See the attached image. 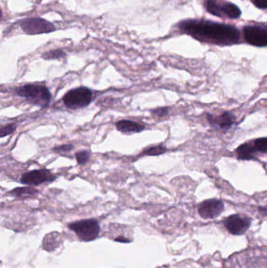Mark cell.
<instances>
[{"label":"cell","instance_id":"cell-13","mask_svg":"<svg viewBox=\"0 0 267 268\" xmlns=\"http://www.w3.org/2000/svg\"><path fill=\"white\" fill-rule=\"evenodd\" d=\"M9 194L19 199H26L36 196L39 194V190L31 186H28V187H16L9 192Z\"/></svg>","mask_w":267,"mask_h":268},{"label":"cell","instance_id":"cell-6","mask_svg":"<svg viewBox=\"0 0 267 268\" xmlns=\"http://www.w3.org/2000/svg\"><path fill=\"white\" fill-rule=\"evenodd\" d=\"M21 29L27 35H34L55 31L56 27L53 23L41 18H28L20 22Z\"/></svg>","mask_w":267,"mask_h":268},{"label":"cell","instance_id":"cell-9","mask_svg":"<svg viewBox=\"0 0 267 268\" xmlns=\"http://www.w3.org/2000/svg\"><path fill=\"white\" fill-rule=\"evenodd\" d=\"M251 220L246 216L241 215H232L224 220V226L226 230L235 236H241L249 228Z\"/></svg>","mask_w":267,"mask_h":268},{"label":"cell","instance_id":"cell-17","mask_svg":"<svg viewBox=\"0 0 267 268\" xmlns=\"http://www.w3.org/2000/svg\"><path fill=\"white\" fill-rule=\"evenodd\" d=\"M90 157H91V154L88 150H81L75 154L76 161L78 164L81 165V166H85L86 163H88Z\"/></svg>","mask_w":267,"mask_h":268},{"label":"cell","instance_id":"cell-1","mask_svg":"<svg viewBox=\"0 0 267 268\" xmlns=\"http://www.w3.org/2000/svg\"><path fill=\"white\" fill-rule=\"evenodd\" d=\"M179 30L196 40L219 45H231L240 41L236 27L206 20L189 19L178 24Z\"/></svg>","mask_w":267,"mask_h":268},{"label":"cell","instance_id":"cell-14","mask_svg":"<svg viewBox=\"0 0 267 268\" xmlns=\"http://www.w3.org/2000/svg\"><path fill=\"white\" fill-rule=\"evenodd\" d=\"M256 149L255 147L251 145L250 144H242L238 147L237 150V155L238 158L241 160H251L255 158V152Z\"/></svg>","mask_w":267,"mask_h":268},{"label":"cell","instance_id":"cell-5","mask_svg":"<svg viewBox=\"0 0 267 268\" xmlns=\"http://www.w3.org/2000/svg\"><path fill=\"white\" fill-rule=\"evenodd\" d=\"M69 228L72 230L80 241L91 242L99 236L100 232L98 221L95 219H86L69 223Z\"/></svg>","mask_w":267,"mask_h":268},{"label":"cell","instance_id":"cell-2","mask_svg":"<svg viewBox=\"0 0 267 268\" xmlns=\"http://www.w3.org/2000/svg\"><path fill=\"white\" fill-rule=\"evenodd\" d=\"M14 94L27 102L44 108L50 105L51 93L47 86L40 83H28L14 89Z\"/></svg>","mask_w":267,"mask_h":268},{"label":"cell","instance_id":"cell-7","mask_svg":"<svg viewBox=\"0 0 267 268\" xmlns=\"http://www.w3.org/2000/svg\"><path fill=\"white\" fill-rule=\"evenodd\" d=\"M244 37L247 43L254 47H267V26L246 25L243 28Z\"/></svg>","mask_w":267,"mask_h":268},{"label":"cell","instance_id":"cell-20","mask_svg":"<svg viewBox=\"0 0 267 268\" xmlns=\"http://www.w3.org/2000/svg\"><path fill=\"white\" fill-rule=\"evenodd\" d=\"M74 149V145L71 144H63V145L56 146L52 149L54 152L58 154H65V153L71 152V150Z\"/></svg>","mask_w":267,"mask_h":268},{"label":"cell","instance_id":"cell-16","mask_svg":"<svg viewBox=\"0 0 267 268\" xmlns=\"http://www.w3.org/2000/svg\"><path fill=\"white\" fill-rule=\"evenodd\" d=\"M167 151V148L164 145L152 146V147H147L142 152L143 156H157L164 154Z\"/></svg>","mask_w":267,"mask_h":268},{"label":"cell","instance_id":"cell-21","mask_svg":"<svg viewBox=\"0 0 267 268\" xmlns=\"http://www.w3.org/2000/svg\"><path fill=\"white\" fill-rule=\"evenodd\" d=\"M151 113L153 116L163 117V116H167L169 113V108L168 107H158V108L152 110Z\"/></svg>","mask_w":267,"mask_h":268},{"label":"cell","instance_id":"cell-11","mask_svg":"<svg viewBox=\"0 0 267 268\" xmlns=\"http://www.w3.org/2000/svg\"><path fill=\"white\" fill-rule=\"evenodd\" d=\"M207 119L212 126H218L221 129H229L235 123V116L229 111L222 113L218 117L208 114Z\"/></svg>","mask_w":267,"mask_h":268},{"label":"cell","instance_id":"cell-10","mask_svg":"<svg viewBox=\"0 0 267 268\" xmlns=\"http://www.w3.org/2000/svg\"><path fill=\"white\" fill-rule=\"evenodd\" d=\"M224 204L219 199L204 201L198 207V213L205 220L216 218L223 211Z\"/></svg>","mask_w":267,"mask_h":268},{"label":"cell","instance_id":"cell-4","mask_svg":"<svg viewBox=\"0 0 267 268\" xmlns=\"http://www.w3.org/2000/svg\"><path fill=\"white\" fill-rule=\"evenodd\" d=\"M205 5L208 12L218 18L238 19L242 14L238 6L226 0H207Z\"/></svg>","mask_w":267,"mask_h":268},{"label":"cell","instance_id":"cell-15","mask_svg":"<svg viewBox=\"0 0 267 268\" xmlns=\"http://www.w3.org/2000/svg\"><path fill=\"white\" fill-rule=\"evenodd\" d=\"M65 57V52H64V50H60V49L50 50L48 52H46L42 54V58H43L44 60H47V61L62 59V58Z\"/></svg>","mask_w":267,"mask_h":268},{"label":"cell","instance_id":"cell-18","mask_svg":"<svg viewBox=\"0 0 267 268\" xmlns=\"http://www.w3.org/2000/svg\"><path fill=\"white\" fill-rule=\"evenodd\" d=\"M254 147L260 152H267V137L256 139L254 141Z\"/></svg>","mask_w":267,"mask_h":268},{"label":"cell","instance_id":"cell-22","mask_svg":"<svg viewBox=\"0 0 267 268\" xmlns=\"http://www.w3.org/2000/svg\"><path fill=\"white\" fill-rule=\"evenodd\" d=\"M251 1L259 9L267 10V0H251Z\"/></svg>","mask_w":267,"mask_h":268},{"label":"cell","instance_id":"cell-3","mask_svg":"<svg viewBox=\"0 0 267 268\" xmlns=\"http://www.w3.org/2000/svg\"><path fill=\"white\" fill-rule=\"evenodd\" d=\"M93 91L88 87H77L67 92L63 101L68 109H81L90 105L93 100Z\"/></svg>","mask_w":267,"mask_h":268},{"label":"cell","instance_id":"cell-19","mask_svg":"<svg viewBox=\"0 0 267 268\" xmlns=\"http://www.w3.org/2000/svg\"><path fill=\"white\" fill-rule=\"evenodd\" d=\"M16 129H17V126L14 123L6 125L4 127H2L0 130V137L3 138V137H7V136L11 135L13 133H14Z\"/></svg>","mask_w":267,"mask_h":268},{"label":"cell","instance_id":"cell-12","mask_svg":"<svg viewBox=\"0 0 267 268\" xmlns=\"http://www.w3.org/2000/svg\"><path fill=\"white\" fill-rule=\"evenodd\" d=\"M116 129L119 132L126 134L141 133L145 130V126L130 120H120L116 124Z\"/></svg>","mask_w":267,"mask_h":268},{"label":"cell","instance_id":"cell-8","mask_svg":"<svg viewBox=\"0 0 267 268\" xmlns=\"http://www.w3.org/2000/svg\"><path fill=\"white\" fill-rule=\"evenodd\" d=\"M57 179L55 175L46 169L34 170L21 175V183L28 186L40 185L42 183H52Z\"/></svg>","mask_w":267,"mask_h":268}]
</instances>
